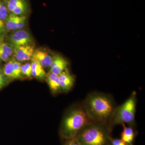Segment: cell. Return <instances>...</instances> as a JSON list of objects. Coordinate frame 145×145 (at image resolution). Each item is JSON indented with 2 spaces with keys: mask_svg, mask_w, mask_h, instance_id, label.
Instances as JSON below:
<instances>
[{
  "mask_svg": "<svg viewBox=\"0 0 145 145\" xmlns=\"http://www.w3.org/2000/svg\"><path fill=\"white\" fill-rule=\"evenodd\" d=\"M83 105L91 120L108 127L109 123L116 108L114 99L110 95L93 91L89 93Z\"/></svg>",
  "mask_w": 145,
  "mask_h": 145,
  "instance_id": "cell-1",
  "label": "cell"
},
{
  "mask_svg": "<svg viewBox=\"0 0 145 145\" xmlns=\"http://www.w3.org/2000/svg\"><path fill=\"white\" fill-rule=\"evenodd\" d=\"M92 121L83 104L75 106L64 117L60 128V136L65 140L75 138L87 125Z\"/></svg>",
  "mask_w": 145,
  "mask_h": 145,
  "instance_id": "cell-2",
  "label": "cell"
},
{
  "mask_svg": "<svg viewBox=\"0 0 145 145\" xmlns=\"http://www.w3.org/2000/svg\"><path fill=\"white\" fill-rule=\"evenodd\" d=\"M111 130L108 126L92 121L82 129L75 138L82 145H108Z\"/></svg>",
  "mask_w": 145,
  "mask_h": 145,
  "instance_id": "cell-3",
  "label": "cell"
},
{
  "mask_svg": "<svg viewBox=\"0 0 145 145\" xmlns=\"http://www.w3.org/2000/svg\"><path fill=\"white\" fill-rule=\"evenodd\" d=\"M137 100V93L133 91L124 103L116 107L108 124L111 130L116 125L124 124L131 126L134 125Z\"/></svg>",
  "mask_w": 145,
  "mask_h": 145,
  "instance_id": "cell-4",
  "label": "cell"
},
{
  "mask_svg": "<svg viewBox=\"0 0 145 145\" xmlns=\"http://www.w3.org/2000/svg\"><path fill=\"white\" fill-rule=\"evenodd\" d=\"M8 40L14 46L31 45L33 41L30 33L22 29L17 30L10 34Z\"/></svg>",
  "mask_w": 145,
  "mask_h": 145,
  "instance_id": "cell-5",
  "label": "cell"
},
{
  "mask_svg": "<svg viewBox=\"0 0 145 145\" xmlns=\"http://www.w3.org/2000/svg\"><path fill=\"white\" fill-rule=\"evenodd\" d=\"M34 50V47L32 45L14 46L13 47L14 59L20 62L31 60Z\"/></svg>",
  "mask_w": 145,
  "mask_h": 145,
  "instance_id": "cell-6",
  "label": "cell"
},
{
  "mask_svg": "<svg viewBox=\"0 0 145 145\" xmlns=\"http://www.w3.org/2000/svg\"><path fill=\"white\" fill-rule=\"evenodd\" d=\"M6 4L8 12L16 16L24 15L28 9L26 0H7Z\"/></svg>",
  "mask_w": 145,
  "mask_h": 145,
  "instance_id": "cell-7",
  "label": "cell"
},
{
  "mask_svg": "<svg viewBox=\"0 0 145 145\" xmlns=\"http://www.w3.org/2000/svg\"><path fill=\"white\" fill-rule=\"evenodd\" d=\"M69 63L64 58L59 55L52 57V61L50 66V71L56 75H59L67 68Z\"/></svg>",
  "mask_w": 145,
  "mask_h": 145,
  "instance_id": "cell-8",
  "label": "cell"
},
{
  "mask_svg": "<svg viewBox=\"0 0 145 145\" xmlns=\"http://www.w3.org/2000/svg\"><path fill=\"white\" fill-rule=\"evenodd\" d=\"M59 76L61 91L66 92L70 90L75 83V78L73 75L71 74L67 68Z\"/></svg>",
  "mask_w": 145,
  "mask_h": 145,
  "instance_id": "cell-9",
  "label": "cell"
},
{
  "mask_svg": "<svg viewBox=\"0 0 145 145\" xmlns=\"http://www.w3.org/2000/svg\"><path fill=\"white\" fill-rule=\"evenodd\" d=\"M32 58L37 60L43 68L50 67L52 61V57L46 51L39 49L34 50Z\"/></svg>",
  "mask_w": 145,
  "mask_h": 145,
  "instance_id": "cell-10",
  "label": "cell"
},
{
  "mask_svg": "<svg viewBox=\"0 0 145 145\" xmlns=\"http://www.w3.org/2000/svg\"><path fill=\"white\" fill-rule=\"evenodd\" d=\"M46 81L50 90L53 93L61 91L59 75L49 72L46 75Z\"/></svg>",
  "mask_w": 145,
  "mask_h": 145,
  "instance_id": "cell-11",
  "label": "cell"
},
{
  "mask_svg": "<svg viewBox=\"0 0 145 145\" xmlns=\"http://www.w3.org/2000/svg\"><path fill=\"white\" fill-rule=\"evenodd\" d=\"M123 130L121 134V140L127 145H133L135 133L132 126H127L125 124H122Z\"/></svg>",
  "mask_w": 145,
  "mask_h": 145,
  "instance_id": "cell-12",
  "label": "cell"
},
{
  "mask_svg": "<svg viewBox=\"0 0 145 145\" xmlns=\"http://www.w3.org/2000/svg\"><path fill=\"white\" fill-rule=\"evenodd\" d=\"M32 76L40 80L44 79L46 77V73L44 68L39 62L33 58L31 59Z\"/></svg>",
  "mask_w": 145,
  "mask_h": 145,
  "instance_id": "cell-13",
  "label": "cell"
},
{
  "mask_svg": "<svg viewBox=\"0 0 145 145\" xmlns=\"http://www.w3.org/2000/svg\"><path fill=\"white\" fill-rule=\"evenodd\" d=\"M13 53V48L9 44L0 42V61H8Z\"/></svg>",
  "mask_w": 145,
  "mask_h": 145,
  "instance_id": "cell-14",
  "label": "cell"
},
{
  "mask_svg": "<svg viewBox=\"0 0 145 145\" xmlns=\"http://www.w3.org/2000/svg\"><path fill=\"white\" fill-rule=\"evenodd\" d=\"M18 16L10 13L5 21V25L7 30H18Z\"/></svg>",
  "mask_w": 145,
  "mask_h": 145,
  "instance_id": "cell-15",
  "label": "cell"
},
{
  "mask_svg": "<svg viewBox=\"0 0 145 145\" xmlns=\"http://www.w3.org/2000/svg\"><path fill=\"white\" fill-rule=\"evenodd\" d=\"M13 62L14 59H13L9 60L3 68L4 75L9 79H16L14 74Z\"/></svg>",
  "mask_w": 145,
  "mask_h": 145,
  "instance_id": "cell-16",
  "label": "cell"
},
{
  "mask_svg": "<svg viewBox=\"0 0 145 145\" xmlns=\"http://www.w3.org/2000/svg\"><path fill=\"white\" fill-rule=\"evenodd\" d=\"M8 9L6 4L2 0H0V19L5 20L8 15Z\"/></svg>",
  "mask_w": 145,
  "mask_h": 145,
  "instance_id": "cell-17",
  "label": "cell"
},
{
  "mask_svg": "<svg viewBox=\"0 0 145 145\" xmlns=\"http://www.w3.org/2000/svg\"><path fill=\"white\" fill-rule=\"evenodd\" d=\"M21 71L23 75L28 78L32 77V69L31 64L27 63L25 64L21 65Z\"/></svg>",
  "mask_w": 145,
  "mask_h": 145,
  "instance_id": "cell-18",
  "label": "cell"
},
{
  "mask_svg": "<svg viewBox=\"0 0 145 145\" xmlns=\"http://www.w3.org/2000/svg\"><path fill=\"white\" fill-rule=\"evenodd\" d=\"M14 65V71L15 74V79H20L22 78V74L21 71V65L20 62L16 61L14 59L13 62Z\"/></svg>",
  "mask_w": 145,
  "mask_h": 145,
  "instance_id": "cell-19",
  "label": "cell"
},
{
  "mask_svg": "<svg viewBox=\"0 0 145 145\" xmlns=\"http://www.w3.org/2000/svg\"><path fill=\"white\" fill-rule=\"evenodd\" d=\"M27 17L24 15L18 16V30H21L25 25Z\"/></svg>",
  "mask_w": 145,
  "mask_h": 145,
  "instance_id": "cell-20",
  "label": "cell"
},
{
  "mask_svg": "<svg viewBox=\"0 0 145 145\" xmlns=\"http://www.w3.org/2000/svg\"><path fill=\"white\" fill-rule=\"evenodd\" d=\"M64 145H82L76 138L66 140Z\"/></svg>",
  "mask_w": 145,
  "mask_h": 145,
  "instance_id": "cell-21",
  "label": "cell"
},
{
  "mask_svg": "<svg viewBox=\"0 0 145 145\" xmlns=\"http://www.w3.org/2000/svg\"><path fill=\"white\" fill-rule=\"evenodd\" d=\"M110 144L111 145H127L121 139H112V138Z\"/></svg>",
  "mask_w": 145,
  "mask_h": 145,
  "instance_id": "cell-22",
  "label": "cell"
},
{
  "mask_svg": "<svg viewBox=\"0 0 145 145\" xmlns=\"http://www.w3.org/2000/svg\"><path fill=\"white\" fill-rule=\"evenodd\" d=\"M6 31L7 29L4 21L0 19V34L2 35L4 34Z\"/></svg>",
  "mask_w": 145,
  "mask_h": 145,
  "instance_id": "cell-23",
  "label": "cell"
},
{
  "mask_svg": "<svg viewBox=\"0 0 145 145\" xmlns=\"http://www.w3.org/2000/svg\"><path fill=\"white\" fill-rule=\"evenodd\" d=\"M5 79L4 76L2 73H0V88H1L5 84Z\"/></svg>",
  "mask_w": 145,
  "mask_h": 145,
  "instance_id": "cell-24",
  "label": "cell"
},
{
  "mask_svg": "<svg viewBox=\"0 0 145 145\" xmlns=\"http://www.w3.org/2000/svg\"><path fill=\"white\" fill-rule=\"evenodd\" d=\"M1 34H0V42H1V40L3 39V36H2Z\"/></svg>",
  "mask_w": 145,
  "mask_h": 145,
  "instance_id": "cell-25",
  "label": "cell"
},
{
  "mask_svg": "<svg viewBox=\"0 0 145 145\" xmlns=\"http://www.w3.org/2000/svg\"><path fill=\"white\" fill-rule=\"evenodd\" d=\"M0 89H1V88H0Z\"/></svg>",
  "mask_w": 145,
  "mask_h": 145,
  "instance_id": "cell-26",
  "label": "cell"
}]
</instances>
